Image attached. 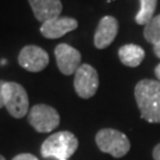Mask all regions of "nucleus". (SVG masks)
Here are the masks:
<instances>
[{
	"label": "nucleus",
	"mask_w": 160,
	"mask_h": 160,
	"mask_svg": "<svg viewBox=\"0 0 160 160\" xmlns=\"http://www.w3.org/2000/svg\"><path fill=\"white\" fill-rule=\"evenodd\" d=\"M119 58L123 65L137 68L145 58V50L137 44H126L119 49Z\"/></svg>",
	"instance_id": "f8f14e48"
},
{
	"label": "nucleus",
	"mask_w": 160,
	"mask_h": 160,
	"mask_svg": "<svg viewBox=\"0 0 160 160\" xmlns=\"http://www.w3.org/2000/svg\"><path fill=\"white\" fill-rule=\"evenodd\" d=\"M18 63L30 72H39L48 67L49 55L40 46L26 45L19 52Z\"/></svg>",
	"instance_id": "0eeeda50"
},
{
	"label": "nucleus",
	"mask_w": 160,
	"mask_h": 160,
	"mask_svg": "<svg viewBox=\"0 0 160 160\" xmlns=\"http://www.w3.org/2000/svg\"><path fill=\"white\" fill-rule=\"evenodd\" d=\"M61 160H68V159H61Z\"/></svg>",
	"instance_id": "412c9836"
},
{
	"label": "nucleus",
	"mask_w": 160,
	"mask_h": 160,
	"mask_svg": "<svg viewBox=\"0 0 160 160\" xmlns=\"http://www.w3.org/2000/svg\"><path fill=\"white\" fill-rule=\"evenodd\" d=\"M153 51H154L155 56L158 58H160V43L159 44H155V45H153Z\"/></svg>",
	"instance_id": "a211bd4d"
},
{
	"label": "nucleus",
	"mask_w": 160,
	"mask_h": 160,
	"mask_svg": "<svg viewBox=\"0 0 160 160\" xmlns=\"http://www.w3.org/2000/svg\"><path fill=\"white\" fill-rule=\"evenodd\" d=\"M12 160H38L37 157L30 154V153H22V154L16 155Z\"/></svg>",
	"instance_id": "2eb2a0df"
},
{
	"label": "nucleus",
	"mask_w": 160,
	"mask_h": 160,
	"mask_svg": "<svg viewBox=\"0 0 160 160\" xmlns=\"http://www.w3.org/2000/svg\"><path fill=\"white\" fill-rule=\"evenodd\" d=\"M119 32V22L112 16L103 17L97 25L94 34V45L97 49H106L114 42Z\"/></svg>",
	"instance_id": "9d476101"
},
{
	"label": "nucleus",
	"mask_w": 160,
	"mask_h": 160,
	"mask_svg": "<svg viewBox=\"0 0 160 160\" xmlns=\"http://www.w3.org/2000/svg\"><path fill=\"white\" fill-rule=\"evenodd\" d=\"M78 140L71 132L62 131L46 138L42 145L40 154L44 158L68 159L76 152Z\"/></svg>",
	"instance_id": "f03ea898"
},
{
	"label": "nucleus",
	"mask_w": 160,
	"mask_h": 160,
	"mask_svg": "<svg viewBox=\"0 0 160 160\" xmlns=\"http://www.w3.org/2000/svg\"><path fill=\"white\" fill-rule=\"evenodd\" d=\"M5 108L16 119H22L29 110V96L22 84L16 82H5L4 88Z\"/></svg>",
	"instance_id": "20e7f679"
},
{
	"label": "nucleus",
	"mask_w": 160,
	"mask_h": 160,
	"mask_svg": "<svg viewBox=\"0 0 160 160\" xmlns=\"http://www.w3.org/2000/svg\"><path fill=\"white\" fill-rule=\"evenodd\" d=\"M134 96L143 120L160 123V81L146 78L138 82Z\"/></svg>",
	"instance_id": "f257e3e1"
},
{
	"label": "nucleus",
	"mask_w": 160,
	"mask_h": 160,
	"mask_svg": "<svg viewBox=\"0 0 160 160\" xmlns=\"http://www.w3.org/2000/svg\"><path fill=\"white\" fill-rule=\"evenodd\" d=\"M28 121L37 132L49 133L57 128L61 118L57 110L51 106L40 103L33 106L29 110Z\"/></svg>",
	"instance_id": "39448f33"
},
{
	"label": "nucleus",
	"mask_w": 160,
	"mask_h": 160,
	"mask_svg": "<svg viewBox=\"0 0 160 160\" xmlns=\"http://www.w3.org/2000/svg\"><path fill=\"white\" fill-rule=\"evenodd\" d=\"M4 84H5V81L0 80V108L5 107V98H4V92H2Z\"/></svg>",
	"instance_id": "dca6fc26"
},
{
	"label": "nucleus",
	"mask_w": 160,
	"mask_h": 160,
	"mask_svg": "<svg viewBox=\"0 0 160 160\" xmlns=\"http://www.w3.org/2000/svg\"><path fill=\"white\" fill-rule=\"evenodd\" d=\"M100 80L96 69L90 64H81L75 72L74 88L76 94L82 98H90L96 94Z\"/></svg>",
	"instance_id": "423d86ee"
},
{
	"label": "nucleus",
	"mask_w": 160,
	"mask_h": 160,
	"mask_svg": "<svg viewBox=\"0 0 160 160\" xmlns=\"http://www.w3.org/2000/svg\"><path fill=\"white\" fill-rule=\"evenodd\" d=\"M152 155H153V159L154 160H160V143H158L154 148H153Z\"/></svg>",
	"instance_id": "f3484780"
},
{
	"label": "nucleus",
	"mask_w": 160,
	"mask_h": 160,
	"mask_svg": "<svg viewBox=\"0 0 160 160\" xmlns=\"http://www.w3.org/2000/svg\"><path fill=\"white\" fill-rule=\"evenodd\" d=\"M95 141L101 152L108 153L116 159L125 157L131 149V141L126 134L113 128H104L98 131Z\"/></svg>",
	"instance_id": "7ed1b4c3"
},
{
	"label": "nucleus",
	"mask_w": 160,
	"mask_h": 160,
	"mask_svg": "<svg viewBox=\"0 0 160 160\" xmlns=\"http://www.w3.org/2000/svg\"><path fill=\"white\" fill-rule=\"evenodd\" d=\"M139 1H140V11L135 16V22L139 25H146L153 19L158 0H139Z\"/></svg>",
	"instance_id": "ddd939ff"
},
{
	"label": "nucleus",
	"mask_w": 160,
	"mask_h": 160,
	"mask_svg": "<svg viewBox=\"0 0 160 160\" xmlns=\"http://www.w3.org/2000/svg\"><path fill=\"white\" fill-rule=\"evenodd\" d=\"M143 37L151 44H159L160 43V14L153 17L148 24L145 25Z\"/></svg>",
	"instance_id": "4468645a"
},
{
	"label": "nucleus",
	"mask_w": 160,
	"mask_h": 160,
	"mask_svg": "<svg viewBox=\"0 0 160 160\" xmlns=\"http://www.w3.org/2000/svg\"><path fill=\"white\" fill-rule=\"evenodd\" d=\"M154 74H155V76H157V78L160 81V63L155 67V69H154Z\"/></svg>",
	"instance_id": "6ab92c4d"
},
{
	"label": "nucleus",
	"mask_w": 160,
	"mask_h": 160,
	"mask_svg": "<svg viewBox=\"0 0 160 160\" xmlns=\"http://www.w3.org/2000/svg\"><path fill=\"white\" fill-rule=\"evenodd\" d=\"M55 57L59 71L65 76L75 74L81 67V52L69 44H58L55 49Z\"/></svg>",
	"instance_id": "6e6552de"
},
{
	"label": "nucleus",
	"mask_w": 160,
	"mask_h": 160,
	"mask_svg": "<svg viewBox=\"0 0 160 160\" xmlns=\"http://www.w3.org/2000/svg\"><path fill=\"white\" fill-rule=\"evenodd\" d=\"M78 28V22L71 17H58L42 24L40 33L48 39H57Z\"/></svg>",
	"instance_id": "1a4fd4ad"
},
{
	"label": "nucleus",
	"mask_w": 160,
	"mask_h": 160,
	"mask_svg": "<svg viewBox=\"0 0 160 160\" xmlns=\"http://www.w3.org/2000/svg\"><path fill=\"white\" fill-rule=\"evenodd\" d=\"M0 160H6V159L4 158V157H2V155H0Z\"/></svg>",
	"instance_id": "aec40b11"
},
{
	"label": "nucleus",
	"mask_w": 160,
	"mask_h": 160,
	"mask_svg": "<svg viewBox=\"0 0 160 160\" xmlns=\"http://www.w3.org/2000/svg\"><path fill=\"white\" fill-rule=\"evenodd\" d=\"M29 2L34 18L42 24L58 18L63 10L61 0H29Z\"/></svg>",
	"instance_id": "9b49d317"
}]
</instances>
